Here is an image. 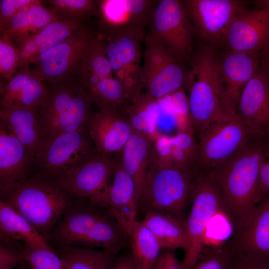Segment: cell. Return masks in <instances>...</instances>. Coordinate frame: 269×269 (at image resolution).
I'll return each mask as SVG.
<instances>
[{"label": "cell", "instance_id": "1", "mask_svg": "<svg viewBox=\"0 0 269 269\" xmlns=\"http://www.w3.org/2000/svg\"><path fill=\"white\" fill-rule=\"evenodd\" d=\"M269 140L255 136L210 171L221 192L236 234L249 223L254 210L261 171Z\"/></svg>", "mask_w": 269, "mask_h": 269}, {"label": "cell", "instance_id": "2", "mask_svg": "<svg viewBox=\"0 0 269 269\" xmlns=\"http://www.w3.org/2000/svg\"><path fill=\"white\" fill-rule=\"evenodd\" d=\"M82 200L72 203L47 240L59 247L99 248L116 255L127 242L126 232L107 209L88 201L82 204Z\"/></svg>", "mask_w": 269, "mask_h": 269}, {"label": "cell", "instance_id": "3", "mask_svg": "<svg viewBox=\"0 0 269 269\" xmlns=\"http://www.w3.org/2000/svg\"><path fill=\"white\" fill-rule=\"evenodd\" d=\"M0 200L13 206L46 240L75 197L40 174L0 188Z\"/></svg>", "mask_w": 269, "mask_h": 269}, {"label": "cell", "instance_id": "4", "mask_svg": "<svg viewBox=\"0 0 269 269\" xmlns=\"http://www.w3.org/2000/svg\"><path fill=\"white\" fill-rule=\"evenodd\" d=\"M219 56L212 45L201 47L193 56L187 86L189 122L197 135L227 115L221 100L218 78Z\"/></svg>", "mask_w": 269, "mask_h": 269}, {"label": "cell", "instance_id": "5", "mask_svg": "<svg viewBox=\"0 0 269 269\" xmlns=\"http://www.w3.org/2000/svg\"><path fill=\"white\" fill-rule=\"evenodd\" d=\"M93 105L85 90L72 78L52 87L39 112L44 140L87 127Z\"/></svg>", "mask_w": 269, "mask_h": 269}, {"label": "cell", "instance_id": "6", "mask_svg": "<svg viewBox=\"0 0 269 269\" xmlns=\"http://www.w3.org/2000/svg\"><path fill=\"white\" fill-rule=\"evenodd\" d=\"M190 199L191 210L184 222L188 239L182 262L184 269H193L196 264L212 218L221 212H228L220 190L209 172L194 173Z\"/></svg>", "mask_w": 269, "mask_h": 269}, {"label": "cell", "instance_id": "7", "mask_svg": "<svg viewBox=\"0 0 269 269\" xmlns=\"http://www.w3.org/2000/svg\"><path fill=\"white\" fill-rule=\"evenodd\" d=\"M115 76L134 96L141 92V44L145 29L115 27L98 22L96 32Z\"/></svg>", "mask_w": 269, "mask_h": 269}, {"label": "cell", "instance_id": "8", "mask_svg": "<svg viewBox=\"0 0 269 269\" xmlns=\"http://www.w3.org/2000/svg\"><path fill=\"white\" fill-rule=\"evenodd\" d=\"M193 172L161 167L153 160L147 171L139 206L146 212L154 211L180 217L188 200Z\"/></svg>", "mask_w": 269, "mask_h": 269}, {"label": "cell", "instance_id": "9", "mask_svg": "<svg viewBox=\"0 0 269 269\" xmlns=\"http://www.w3.org/2000/svg\"><path fill=\"white\" fill-rule=\"evenodd\" d=\"M99 153L86 127L45 139L34 163L39 169L38 174L55 180L72 172Z\"/></svg>", "mask_w": 269, "mask_h": 269}, {"label": "cell", "instance_id": "10", "mask_svg": "<svg viewBox=\"0 0 269 269\" xmlns=\"http://www.w3.org/2000/svg\"><path fill=\"white\" fill-rule=\"evenodd\" d=\"M197 136L194 172L210 171L232 156L255 136L237 115L228 114Z\"/></svg>", "mask_w": 269, "mask_h": 269}, {"label": "cell", "instance_id": "11", "mask_svg": "<svg viewBox=\"0 0 269 269\" xmlns=\"http://www.w3.org/2000/svg\"><path fill=\"white\" fill-rule=\"evenodd\" d=\"M141 66L142 89L154 99H159L181 91L187 85L186 73L178 58L164 45L146 34Z\"/></svg>", "mask_w": 269, "mask_h": 269}, {"label": "cell", "instance_id": "12", "mask_svg": "<svg viewBox=\"0 0 269 269\" xmlns=\"http://www.w3.org/2000/svg\"><path fill=\"white\" fill-rule=\"evenodd\" d=\"M146 34L182 62L190 54L194 29L183 1L158 0Z\"/></svg>", "mask_w": 269, "mask_h": 269}, {"label": "cell", "instance_id": "13", "mask_svg": "<svg viewBox=\"0 0 269 269\" xmlns=\"http://www.w3.org/2000/svg\"><path fill=\"white\" fill-rule=\"evenodd\" d=\"M86 26L63 42L40 54L30 72L53 87L70 78L83 59L95 34Z\"/></svg>", "mask_w": 269, "mask_h": 269}, {"label": "cell", "instance_id": "14", "mask_svg": "<svg viewBox=\"0 0 269 269\" xmlns=\"http://www.w3.org/2000/svg\"><path fill=\"white\" fill-rule=\"evenodd\" d=\"M184 6L194 30L212 44L222 42L233 19L246 9L235 0H187Z\"/></svg>", "mask_w": 269, "mask_h": 269}, {"label": "cell", "instance_id": "15", "mask_svg": "<svg viewBox=\"0 0 269 269\" xmlns=\"http://www.w3.org/2000/svg\"><path fill=\"white\" fill-rule=\"evenodd\" d=\"M259 67V54L228 51L218 61L221 100L224 111L237 115L242 93Z\"/></svg>", "mask_w": 269, "mask_h": 269}, {"label": "cell", "instance_id": "16", "mask_svg": "<svg viewBox=\"0 0 269 269\" xmlns=\"http://www.w3.org/2000/svg\"><path fill=\"white\" fill-rule=\"evenodd\" d=\"M116 163L117 156L99 153L72 172L55 180L71 196L90 201L110 185Z\"/></svg>", "mask_w": 269, "mask_h": 269}, {"label": "cell", "instance_id": "17", "mask_svg": "<svg viewBox=\"0 0 269 269\" xmlns=\"http://www.w3.org/2000/svg\"><path fill=\"white\" fill-rule=\"evenodd\" d=\"M269 37V8L246 9L230 23L223 43L230 51L259 54Z\"/></svg>", "mask_w": 269, "mask_h": 269}, {"label": "cell", "instance_id": "18", "mask_svg": "<svg viewBox=\"0 0 269 269\" xmlns=\"http://www.w3.org/2000/svg\"><path fill=\"white\" fill-rule=\"evenodd\" d=\"M89 201L107 209L126 232L136 220L138 206L135 202V185L124 168L119 154L117 155V163L111 184Z\"/></svg>", "mask_w": 269, "mask_h": 269}, {"label": "cell", "instance_id": "19", "mask_svg": "<svg viewBox=\"0 0 269 269\" xmlns=\"http://www.w3.org/2000/svg\"><path fill=\"white\" fill-rule=\"evenodd\" d=\"M237 115L254 136L269 140V82L260 67L244 89Z\"/></svg>", "mask_w": 269, "mask_h": 269}, {"label": "cell", "instance_id": "20", "mask_svg": "<svg viewBox=\"0 0 269 269\" xmlns=\"http://www.w3.org/2000/svg\"><path fill=\"white\" fill-rule=\"evenodd\" d=\"M87 129L97 150L109 154L121 153L133 132L125 115L110 108L92 115Z\"/></svg>", "mask_w": 269, "mask_h": 269}, {"label": "cell", "instance_id": "21", "mask_svg": "<svg viewBox=\"0 0 269 269\" xmlns=\"http://www.w3.org/2000/svg\"><path fill=\"white\" fill-rule=\"evenodd\" d=\"M158 0H98L99 23L115 27L145 29Z\"/></svg>", "mask_w": 269, "mask_h": 269}, {"label": "cell", "instance_id": "22", "mask_svg": "<svg viewBox=\"0 0 269 269\" xmlns=\"http://www.w3.org/2000/svg\"><path fill=\"white\" fill-rule=\"evenodd\" d=\"M197 150V140L187 132L159 134L154 141V160L161 167L194 172Z\"/></svg>", "mask_w": 269, "mask_h": 269}, {"label": "cell", "instance_id": "23", "mask_svg": "<svg viewBox=\"0 0 269 269\" xmlns=\"http://www.w3.org/2000/svg\"><path fill=\"white\" fill-rule=\"evenodd\" d=\"M2 107L40 110L49 90L28 70H17L6 84L0 86Z\"/></svg>", "mask_w": 269, "mask_h": 269}, {"label": "cell", "instance_id": "24", "mask_svg": "<svg viewBox=\"0 0 269 269\" xmlns=\"http://www.w3.org/2000/svg\"><path fill=\"white\" fill-rule=\"evenodd\" d=\"M231 254L254 252L269 254V199L266 197L255 206L246 227L233 234L226 245Z\"/></svg>", "mask_w": 269, "mask_h": 269}, {"label": "cell", "instance_id": "25", "mask_svg": "<svg viewBox=\"0 0 269 269\" xmlns=\"http://www.w3.org/2000/svg\"><path fill=\"white\" fill-rule=\"evenodd\" d=\"M0 120L35 158L45 139L37 110L0 107Z\"/></svg>", "mask_w": 269, "mask_h": 269}, {"label": "cell", "instance_id": "26", "mask_svg": "<svg viewBox=\"0 0 269 269\" xmlns=\"http://www.w3.org/2000/svg\"><path fill=\"white\" fill-rule=\"evenodd\" d=\"M34 157L0 124V188L24 180Z\"/></svg>", "mask_w": 269, "mask_h": 269}, {"label": "cell", "instance_id": "27", "mask_svg": "<svg viewBox=\"0 0 269 269\" xmlns=\"http://www.w3.org/2000/svg\"><path fill=\"white\" fill-rule=\"evenodd\" d=\"M118 154L124 168L134 182L135 202L138 207L146 175L153 158L154 141L133 132Z\"/></svg>", "mask_w": 269, "mask_h": 269}, {"label": "cell", "instance_id": "28", "mask_svg": "<svg viewBox=\"0 0 269 269\" xmlns=\"http://www.w3.org/2000/svg\"><path fill=\"white\" fill-rule=\"evenodd\" d=\"M0 239L11 246L19 242L31 249L53 250L43 237L24 216L13 206L0 201Z\"/></svg>", "mask_w": 269, "mask_h": 269}, {"label": "cell", "instance_id": "29", "mask_svg": "<svg viewBox=\"0 0 269 269\" xmlns=\"http://www.w3.org/2000/svg\"><path fill=\"white\" fill-rule=\"evenodd\" d=\"M42 1L35 0L20 10L12 18L5 30L1 32L6 33L16 43L34 35L48 24L59 19Z\"/></svg>", "mask_w": 269, "mask_h": 269}, {"label": "cell", "instance_id": "30", "mask_svg": "<svg viewBox=\"0 0 269 269\" xmlns=\"http://www.w3.org/2000/svg\"><path fill=\"white\" fill-rule=\"evenodd\" d=\"M160 108V99H154L140 92L133 98L122 112L133 132L154 141L159 134L155 122Z\"/></svg>", "mask_w": 269, "mask_h": 269}, {"label": "cell", "instance_id": "31", "mask_svg": "<svg viewBox=\"0 0 269 269\" xmlns=\"http://www.w3.org/2000/svg\"><path fill=\"white\" fill-rule=\"evenodd\" d=\"M143 223L154 235L161 249H183L188 246L184 223L180 218L154 211L146 212Z\"/></svg>", "mask_w": 269, "mask_h": 269}, {"label": "cell", "instance_id": "32", "mask_svg": "<svg viewBox=\"0 0 269 269\" xmlns=\"http://www.w3.org/2000/svg\"><path fill=\"white\" fill-rule=\"evenodd\" d=\"M131 255L137 269H153L161 249L156 238L142 221L135 220L127 230Z\"/></svg>", "mask_w": 269, "mask_h": 269}, {"label": "cell", "instance_id": "33", "mask_svg": "<svg viewBox=\"0 0 269 269\" xmlns=\"http://www.w3.org/2000/svg\"><path fill=\"white\" fill-rule=\"evenodd\" d=\"M64 269H110L116 254L106 250L76 246L59 247Z\"/></svg>", "mask_w": 269, "mask_h": 269}, {"label": "cell", "instance_id": "34", "mask_svg": "<svg viewBox=\"0 0 269 269\" xmlns=\"http://www.w3.org/2000/svg\"><path fill=\"white\" fill-rule=\"evenodd\" d=\"M86 20L83 19H58L48 24L34 35L28 37L37 46L38 56L86 26Z\"/></svg>", "mask_w": 269, "mask_h": 269}, {"label": "cell", "instance_id": "35", "mask_svg": "<svg viewBox=\"0 0 269 269\" xmlns=\"http://www.w3.org/2000/svg\"><path fill=\"white\" fill-rule=\"evenodd\" d=\"M45 2L59 19H83L86 20L98 14V0H49Z\"/></svg>", "mask_w": 269, "mask_h": 269}, {"label": "cell", "instance_id": "36", "mask_svg": "<svg viewBox=\"0 0 269 269\" xmlns=\"http://www.w3.org/2000/svg\"><path fill=\"white\" fill-rule=\"evenodd\" d=\"M18 251L34 269H64L60 258L53 250L31 249L23 246Z\"/></svg>", "mask_w": 269, "mask_h": 269}, {"label": "cell", "instance_id": "37", "mask_svg": "<svg viewBox=\"0 0 269 269\" xmlns=\"http://www.w3.org/2000/svg\"><path fill=\"white\" fill-rule=\"evenodd\" d=\"M18 56L15 43L5 32L0 36V75L8 81L18 69Z\"/></svg>", "mask_w": 269, "mask_h": 269}, {"label": "cell", "instance_id": "38", "mask_svg": "<svg viewBox=\"0 0 269 269\" xmlns=\"http://www.w3.org/2000/svg\"><path fill=\"white\" fill-rule=\"evenodd\" d=\"M231 256L226 245L204 246L193 269H228Z\"/></svg>", "mask_w": 269, "mask_h": 269}, {"label": "cell", "instance_id": "39", "mask_svg": "<svg viewBox=\"0 0 269 269\" xmlns=\"http://www.w3.org/2000/svg\"><path fill=\"white\" fill-rule=\"evenodd\" d=\"M228 269H269V254L254 252L232 254Z\"/></svg>", "mask_w": 269, "mask_h": 269}, {"label": "cell", "instance_id": "40", "mask_svg": "<svg viewBox=\"0 0 269 269\" xmlns=\"http://www.w3.org/2000/svg\"><path fill=\"white\" fill-rule=\"evenodd\" d=\"M35 1V0H0V32L5 30L15 14Z\"/></svg>", "mask_w": 269, "mask_h": 269}, {"label": "cell", "instance_id": "41", "mask_svg": "<svg viewBox=\"0 0 269 269\" xmlns=\"http://www.w3.org/2000/svg\"><path fill=\"white\" fill-rule=\"evenodd\" d=\"M24 261L16 249L0 244V269H14Z\"/></svg>", "mask_w": 269, "mask_h": 269}, {"label": "cell", "instance_id": "42", "mask_svg": "<svg viewBox=\"0 0 269 269\" xmlns=\"http://www.w3.org/2000/svg\"><path fill=\"white\" fill-rule=\"evenodd\" d=\"M269 194V141L256 196V205Z\"/></svg>", "mask_w": 269, "mask_h": 269}, {"label": "cell", "instance_id": "43", "mask_svg": "<svg viewBox=\"0 0 269 269\" xmlns=\"http://www.w3.org/2000/svg\"><path fill=\"white\" fill-rule=\"evenodd\" d=\"M110 269H137L131 253L124 254L114 260Z\"/></svg>", "mask_w": 269, "mask_h": 269}, {"label": "cell", "instance_id": "44", "mask_svg": "<svg viewBox=\"0 0 269 269\" xmlns=\"http://www.w3.org/2000/svg\"><path fill=\"white\" fill-rule=\"evenodd\" d=\"M259 67L269 82V37L259 53Z\"/></svg>", "mask_w": 269, "mask_h": 269}, {"label": "cell", "instance_id": "45", "mask_svg": "<svg viewBox=\"0 0 269 269\" xmlns=\"http://www.w3.org/2000/svg\"><path fill=\"white\" fill-rule=\"evenodd\" d=\"M257 7L269 8V0H261L256 1Z\"/></svg>", "mask_w": 269, "mask_h": 269}, {"label": "cell", "instance_id": "46", "mask_svg": "<svg viewBox=\"0 0 269 269\" xmlns=\"http://www.w3.org/2000/svg\"><path fill=\"white\" fill-rule=\"evenodd\" d=\"M17 269H34L28 263L24 261L19 266Z\"/></svg>", "mask_w": 269, "mask_h": 269}, {"label": "cell", "instance_id": "47", "mask_svg": "<svg viewBox=\"0 0 269 269\" xmlns=\"http://www.w3.org/2000/svg\"><path fill=\"white\" fill-rule=\"evenodd\" d=\"M266 197H267L269 199V194Z\"/></svg>", "mask_w": 269, "mask_h": 269}]
</instances>
